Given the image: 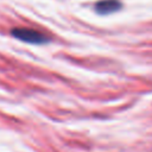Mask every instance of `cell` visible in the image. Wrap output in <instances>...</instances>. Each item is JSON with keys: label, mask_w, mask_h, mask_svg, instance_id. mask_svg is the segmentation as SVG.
I'll return each mask as SVG.
<instances>
[{"label": "cell", "mask_w": 152, "mask_h": 152, "mask_svg": "<svg viewBox=\"0 0 152 152\" xmlns=\"http://www.w3.org/2000/svg\"><path fill=\"white\" fill-rule=\"evenodd\" d=\"M121 8V4L118 0H101L95 4V11L99 14H109Z\"/></svg>", "instance_id": "7a4b0ae2"}, {"label": "cell", "mask_w": 152, "mask_h": 152, "mask_svg": "<svg viewBox=\"0 0 152 152\" xmlns=\"http://www.w3.org/2000/svg\"><path fill=\"white\" fill-rule=\"evenodd\" d=\"M11 33L13 37H15L19 40H23L28 44H45L50 40V37L45 36L44 33L36 31L33 28L27 27H15L11 30Z\"/></svg>", "instance_id": "6da1fadb"}]
</instances>
